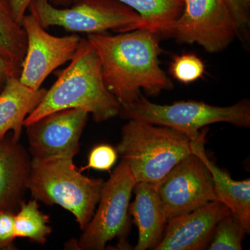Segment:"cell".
<instances>
[{"instance_id": "obj_19", "label": "cell", "mask_w": 250, "mask_h": 250, "mask_svg": "<svg viewBox=\"0 0 250 250\" xmlns=\"http://www.w3.org/2000/svg\"><path fill=\"white\" fill-rule=\"evenodd\" d=\"M19 210L14 214L15 238H25L39 244H45L52 228L49 225V218L39 210L37 200L22 202Z\"/></svg>"}, {"instance_id": "obj_6", "label": "cell", "mask_w": 250, "mask_h": 250, "mask_svg": "<svg viewBox=\"0 0 250 250\" xmlns=\"http://www.w3.org/2000/svg\"><path fill=\"white\" fill-rule=\"evenodd\" d=\"M29 9L45 29L58 26L66 31L88 34L146 29L141 16L117 0H81L71 7L62 9L49 0H33Z\"/></svg>"}, {"instance_id": "obj_14", "label": "cell", "mask_w": 250, "mask_h": 250, "mask_svg": "<svg viewBox=\"0 0 250 250\" xmlns=\"http://www.w3.org/2000/svg\"><path fill=\"white\" fill-rule=\"evenodd\" d=\"M208 127L192 140V151L200 156L213 179L217 200L223 202L241 223L247 233L250 232V180H233L229 174L218 167L206 154L205 145Z\"/></svg>"}, {"instance_id": "obj_7", "label": "cell", "mask_w": 250, "mask_h": 250, "mask_svg": "<svg viewBox=\"0 0 250 250\" xmlns=\"http://www.w3.org/2000/svg\"><path fill=\"white\" fill-rule=\"evenodd\" d=\"M137 182L129 164L123 159L107 182H104L98 210L76 242L77 249L103 250L108 242L116 238L122 248H126L129 202Z\"/></svg>"}, {"instance_id": "obj_1", "label": "cell", "mask_w": 250, "mask_h": 250, "mask_svg": "<svg viewBox=\"0 0 250 250\" xmlns=\"http://www.w3.org/2000/svg\"><path fill=\"white\" fill-rule=\"evenodd\" d=\"M87 40L98 52L104 82L121 106L142 96L157 95L173 84L159 62V34L147 29L107 35L90 34Z\"/></svg>"}, {"instance_id": "obj_22", "label": "cell", "mask_w": 250, "mask_h": 250, "mask_svg": "<svg viewBox=\"0 0 250 250\" xmlns=\"http://www.w3.org/2000/svg\"><path fill=\"white\" fill-rule=\"evenodd\" d=\"M118 153L109 145H100L92 149L88 156V164L84 168L109 170L116 162Z\"/></svg>"}, {"instance_id": "obj_9", "label": "cell", "mask_w": 250, "mask_h": 250, "mask_svg": "<svg viewBox=\"0 0 250 250\" xmlns=\"http://www.w3.org/2000/svg\"><path fill=\"white\" fill-rule=\"evenodd\" d=\"M22 27L27 37V49L19 80L31 89L38 90L54 70L71 61L82 38L51 35L31 11L24 15Z\"/></svg>"}, {"instance_id": "obj_4", "label": "cell", "mask_w": 250, "mask_h": 250, "mask_svg": "<svg viewBox=\"0 0 250 250\" xmlns=\"http://www.w3.org/2000/svg\"><path fill=\"white\" fill-rule=\"evenodd\" d=\"M104 182L83 176L73 159L32 158L27 186L34 199L68 210L83 230L95 213Z\"/></svg>"}, {"instance_id": "obj_3", "label": "cell", "mask_w": 250, "mask_h": 250, "mask_svg": "<svg viewBox=\"0 0 250 250\" xmlns=\"http://www.w3.org/2000/svg\"><path fill=\"white\" fill-rule=\"evenodd\" d=\"M192 140L174 128L130 119L122 129L116 151L138 182L157 189L174 166L192 154Z\"/></svg>"}, {"instance_id": "obj_23", "label": "cell", "mask_w": 250, "mask_h": 250, "mask_svg": "<svg viewBox=\"0 0 250 250\" xmlns=\"http://www.w3.org/2000/svg\"><path fill=\"white\" fill-rule=\"evenodd\" d=\"M14 212L0 210V250H17L15 246Z\"/></svg>"}, {"instance_id": "obj_8", "label": "cell", "mask_w": 250, "mask_h": 250, "mask_svg": "<svg viewBox=\"0 0 250 250\" xmlns=\"http://www.w3.org/2000/svg\"><path fill=\"white\" fill-rule=\"evenodd\" d=\"M239 34L223 0H184L182 14L167 35L183 43H197L208 53H218Z\"/></svg>"}, {"instance_id": "obj_25", "label": "cell", "mask_w": 250, "mask_h": 250, "mask_svg": "<svg viewBox=\"0 0 250 250\" xmlns=\"http://www.w3.org/2000/svg\"><path fill=\"white\" fill-rule=\"evenodd\" d=\"M8 7L11 11V15L18 24L22 26V21L26 11L29 9L33 0H7ZM54 6H66L70 4L71 0H49Z\"/></svg>"}, {"instance_id": "obj_20", "label": "cell", "mask_w": 250, "mask_h": 250, "mask_svg": "<svg viewBox=\"0 0 250 250\" xmlns=\"http://www.w3.org/2000/svg\"><path fill=\"white\" fill-rule=\"evenodd\" d=\"M247 232L232 214L220 220L214 229L210 250H241L242 242Z\"/></svg>"}, {"instance_id": "obj_12", "label": "cell", "mask_w": 250, "mask_h": 250, "mask_svg": "<svg viewBox=\"0 0 250 250\" xmlns=\"http://www.w3.org/2000/svg\"><path fill=\"white\" fill-rule=\"evenodd\" d=\"M232 214L223 202L215 200L168 220L155 250H205L211 241L217 224Z\"/></svg>"}, {"instance_id": "obj_15", "label": "cell", "mask_w": 250, "mask_h": 250, "mask_svg": "<svg viewBox=\"0 0 250 250\" xmlns=\"http://www.w3.org/2000/svg\"><path fill=\"white\" fill-rule=\"evenodd\" d=\"M133 191L134 201L129 210L139 230V240L135 250H154L163 236L167 222L164 205L157 189L147 182H139Z\"/></svg>"}, {"instance_id": "obj_2", "label": "cell", "mask_w": 250, "mask_h": 250, "mask_svg": "<svg viewBox=\"0 0 250 250\" xmlns=\"http://www.w3.org/2000/svg\"><path fill=\"white\" fill-rule=\"evenodd\" d=\"M70 62L24 120V126L54 112L69 108L88 112L97 123L119 114L121 104L104 84L100 57L89 41L81 39Z\"/></svg>"}, {"instance_id": "obj_10", "label": "cell", "mask_w": 250, "mask_h": 250, "mask_svg": "<svg viewBox=\"0 0 250 250\" xmlns=\"http://www.w3.org/2000/svg\"><path fill=\"white\" fill-rule=\"evenodd\" d=\"M157 191L168 220L217 200L210 171L193 152L168 172Z\"/></svg>"}, {"instance_id": "obj_5", "label": "cell", "mask_w": 250, "mask_h": 250, "mask_svg": "<svg viewBox=\"0 0 250 250\" xmlns=\"http://www.w3.org/2000/svg\"><path fill=\"white\" fill-rule=\"evenodd\" d=\"M119 114L125 119L174 128L192 139L200 134L199 131L202 128L214 123H228L238 127L250 126V103L247 99L231 106H216L195 101L161 105L141 96L135 103L121 106Z\"/></svg>"}, {"instance_id": "obj_11", "label": "cell", "mask_w": 250, "mask_h": 250, "mask_svg": "<svg viewBox=\"0 0 250 250\" xmlns=\"http://www.w3.org/2000/svg\"><path fill=\"white\" fill-rule=\"evenodd\" d=\"M88 112L69 108L54 112L26 126L32 158L73 159L80 151V140Z\"/></svg>"}, {"instance_id": "obj_17", "label": "cell", "mask_w": 250, "mask_h": 250, "mask_svg": "<svg viewBox=\"0 0 250 250\" xmlns=\"http://www.w3.org/2000/svg\"><path fill=\"white\" fill-rule=\"evenodd\" d=\"M138 13L145 28L156 34L167 35L174 21L180 16L184 0H117Z\"/></svg>"}, {"instance_id": "obj_24", "label": "cell", "mask_w": 250, "mask_h": 250, "mask_svg": "<svg viewBox=\"0 0 250 250\" xmlns=\"http://www.w3.org/2000/svg\"><path fill=\"white\" fill-rule=\"evenodd\" d=\"M233 16L240 32L250 23V0H223Z\"/></svg>"}, {"instance_id": "obj_21", "label": "cell", "mask_w": 250, "mask_h": 250, "mask_svg": "<svg viewBox=\"0 0 250 250\" xmlns=\"http://www.w3.org/2000/svg\"><path fill=\"white\" fill-rule=\"evenodd\" d=\"M205 65L194 54L177 56L170 65V73L175 80L184 83H192L203 76Z\"/></svg>"}, {"instance_id": "obj_16", "label": "cell", "mask_w": 250, "mask_h": 250, "mask_svg": "<svg viewBox=\"0 0 250 250\" xmlns=\"http://www.w3.org/2000/svg\"><path fill=\"white\" fill-rule=\"evenodd\" d=\"M45 88L33 90L23 84L19 77H10L0 93V140L13 131V138L19 141L24 120L45 96Z\"/></svg>"}, {"instance_id": "obj_18", "label": "cell", "mask_w": 250, "mask_h": 250, "mask_svg": "<svg viewBox=\"0 0 250 250\" xmlns=\"http://www.w3.org/2000/svg\"><path fill=\"white\" fill-rule=\"evenodd\" d=\"M27 49V37L15 21L3 0H0V55L21 69Z\"/></svg>"}, {"instance_id": "obj_13", "label": "cell", "mask_w": 250, "mask_h": 250, "mask_svg": "<svg viewBox=\"0 0 250 250\" xmlns=\"http://www.w3.org/2000/svg\"><path fill=\"white\" fill-rule=\"evenodd\" d=\"M31 159L13 136L0 140V210L14 212L28 190Z\"/></svg>"}, {"instance_id": "obj_26", "label": "cell", "mask_w": 250, "mask_h": 250, "mask_svg": "<svg viewBox=\"0 0 250 250\" xmlns=\"http://www.w3.org/2000/svg\"><path fill=\"white\" fill-rule=\"evenodd\" d=\"M21 69L0 55V88L10 77H19Z\"/></svg>"}]
</instances>
